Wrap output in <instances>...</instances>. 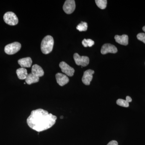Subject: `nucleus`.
I'll use <instances>...</instances> for the list:
<instances>
[{
    "label": "nucleus",
    "instance_id": "obj_16",
    "mask_svg": "<svg viewBox=\"0 0 145 145\" xmlns=\"http://www.w3.org/2000/svg\"><path fill=\"white\" fill-rule=\"evenodd\" d=\"M95 2L96 5L101 9L106 8L107 1L106 0H96Z\"/></svg>",
    "mask_w": 145,
    "mask_h": 145
},
{
    "label": "nucleus",
    "instance_id": "obj_18",
    "mask_svg": "<svg viewBox=\"0 0 145 145\" xmlns=\"http://www.w3.org/2000/svg\"><path fill=\"white\" fill-rule=\"evenodd\" d=\"M82 44L85 47H91L94 44V42L90 39H84L82 41Z\"/></svg>",
    "mask_w": 145,
    "mask_h": 145
},
{
    "label": "nucleus",
    "instance_id": "obj_15",
    "mask_svg": "<svg viewBox=\"0 0 145 145\" xmlns=\"http://www.w3.org/2000/svg\"><path fill=\"white\" fill-rule=\"evenodd\" d=\"M39 81V78L32 74L31 72L28 74L25 80V82L28 85L38 82Z\"/></svg>",
    "mask_w": 145,
    "mask_h": 145
},
{
    "label": "nucleus",
    "instance_id": "obj_23",
    "mask_svg": "<svg viewBox=\"0 0 145 145\" xmlns=\"http://www.w3.org/2000/svg\"><path fill=\"white\" fill-rule=\"evenodd\" d=\"M142 29L143 31H144V32H145V26L143 27Z\"/></svg>",
    "mask_w": 145,
    "mask_h": 145
},
{
    "label": "nucleus",
    "instance_id": "obj_5",
    "mask_svg": "<svg viewBox=\"0 0 145 145\" xmlns=\"http://www.w3.org/2000/svg\"><path fill=\"white\" fill-rule=\"evenodd\" d=\"M73 59L75 63L78 65L86 67L89 63V59L87 56H80L78 53H75L73 55Z\"/></svg>",
    "mask_w": 145,
    "mask_h": 145
},
{
    "label": "nucleus",
    "instance_id": "obj_14",
    "mask_svg": "<svg viewBox=\"0 0 145 145\" xmlns=\"http://www.w3.org/2000/svg\"><path fill=\"white\" fill-rule=\"evenodd\" d=\"M16 73L18 78L21 80H25L28 75L27 70L25 68L18 69L16 71Z\"/></svg>",
    "mask_w": 145,
    "mask_h": 145
},
{
    "label": "nucleus",
    "instance_id": "obj_24",
    "mask_svg": "<svg viewBox=\"0 0 145 145\" xmlns=\"http://www.w3.org/2000/svg\"><path fill=\"white\" fill-rule=\"evenodd\" d=\"M63 116H61V119H63Z\"/></svg>",
    "mask_w": 145,
    "mask_h": 145
},
{
    "label": "nucleus",
    "instance_id": "obj_21",
    "mask_svg": "<svg viewBox=\"0 0 145 145\" xmlns=\"http://www.w3.org/2000/svg\"><path fill=\"white\" fill-rule=\"evenodd\" d=\"M107 145H118V143L115 140H112L109 142Z\"/></svg>",
    "mask_w": 145,
    "mask_h": 145
},
{
    "label": "nucleus",
    "instance_id": "obj_11",
    "mask_svg": "<svg viewBox=\"0 0 145 145\" xmlns=\"http://www.w3.org/2000/svg\"><path fill=\"white\" fill-rule=\"evenodd\" d=\"M115 41L118 43L123 45L127 46L128 44V36L126 34H123L122 36L116 35L114 36Z\"/></svg>",
    "mask_w": 145,
    "mask_h": 145
},
{
    "label": "nucleus",
    "instance_id": "obj_22",
    "mask_svg": "<svg viewBox=\"0 0 145 145\" xmlns=\"http://www.w3.org/2000/svg\"><path fill=\"white\" fill-rule=\"evenodd\" d=\"M126 100L129 103H130V102L132 101V99H131V98L129 96H127L126 98Z\"/></svg>",
    "mask_w": 145,
    "mask_h": 145
},
{
    "label": "nucleus",
    "instance_id": "obj_6",
    "mask_svg": "<svg viewBox=\"0 0 145 145\" xmlns=\"http://www.w3.org/2000/svg\"><path fill=\"white\" fill-rule=\"evenodd\" d=\"M75 1L74 0H67L65 2L63 9L65 13L67 14H70L73 13L75 8Z\"/></svg>",
    "mask_w": 145,
    "mask_h": 145
},
{
    "label": "nucleus",
    "instance_id": "obj_9",
    "mask_svg": "<svg viewBox=\"0 0 145 145\" xmlns=\"http://www.w3.org/2000/svg\"><path fill=\"white\" fill-rule=\"evenodd\" d=\"M94 73V71L91 69H88L84 72V75L82 78V81L83 84L87 86L90 84L93 78V75Z\"/></svg>",
    "mask_w": 145,
    "mask_h": 145
},
{
    "label": "nucleus",
    "instance_id": "obj_3",
    "mask_svg": "<svg viewBox=\"0 0 145 145\" xmlns=\"http://www.w3.org/2000/svg\"><path fill=\"white\" fill-rule=\"evenodd\" d=\"M22 47L21 44L18 42H14L6 46L5 52L9 55L15 54L20 50Z\"/></svg>",
    "mask_w": 145,
    "mask_h": 145
},
{
    "label": "nucleus",
    "instance_id": "obj_7",
    "mask_svg": "<svg viewBox=\"0 0 145 145\" xmlns=\"http://www.w3.org/2000/svg\"><path fill=\"white\" fill-rule=\"evenodd\" d=\"M59 67L61 69L62 72L69 77L73 76L75 72L74 69L65 62H61L59 64Z\"/></svg>",
    "mask_w": 145,
    "mask_h": 145
},
{
    "label": "nucleus",
    "instance_id": "obj_20",
    "mask_svg": "<svg viewBox=\"0 0 145 145\" xmlns=\"http://www.w3.org/2000/svg\"><path fill=\"white\" fill-rule=\"evenodd\" d=\"M137 39L145 44V33H140L137 34Z\"/></svg>",
    "mask_w": 145,
    "mask_h": 145
},
{
    "label": "nucleus",
    "instance_id": "obj_1",
    "mask_svg": "<svg viewBox=\"0 0 145 145\" xmlns=\"http://www.w3.org/2000/svg\"><path fill=\"white\" fill-rule=\"evenodd\" d=\"M57 117L48 113L42 109H38L31 112V114L27 119L29 126L38 132L49 129L55 123Z\"/></svg>",
    "mask_w": 145,
    "mask_h": 145
},
{
    "label": "nucleus",
    "instance_id": "obj_8",
    "mask_svg": "<svg viewBox=\"0 0 145 145\" xmlns=\"http://www.w3.org/2000/svg\"><path fill=\"white\" fill-rule=\"evenodd\" d=\"M118 51L117 48L114 45L110 44H105L102 47L101 53L103 54H106L108 53H116Z\"/></svg>",
    "mask_w": 145,
    "mask_h": 145
},
{
    "label": "nucleus",
    "instance_id": "obj_19",
    "mask_svg": "<svg viewBox=\"0 0 145 145\" xmlns=\"http://www.w3.org/2000/svg\"><path fill=\"white\" fill-rule=\"evenodd\" d=\"M117 104L120 106L128 107L129 106V103L126 100H123L122 99H119L117 100Z\"/></svg>",
    "mask_w": 145,
    "mask_h": 145
},
{
    "label": "nucleus",
    "instance_id": "obj_2",
    "mask_svg": "<svg viewBox=\"0 0 145 145\" xmlns=\"http://www.w3.org/2000/svg\"><path fill=\"white\" fill-rule=\"evenodd\" d=\"M54 40L53 37L50 35H48L43 39L41 44V50L43 54H49L52 51Z\"/></svg>",
    "mask_w": 145,
    "mask_h": 145
},
{
    "label": "nucleus",
    "instance_id": "obj_17",
    "mask_svg": "<svg viewBox=\"0 0 145 145\" xmlns=\"http://www.w3.org/2000/svg\"><path fill=\"white\" fill-rule=\"evenodd\" d=\"M77 29L80 31H86L88 29V24L86 22H81L76 27Z\"/></svg>",
    "mask_w": 145,
    "mask_h": 145
},
{
    "label": "nucleus",
    "instance_id": "obj_10",
    "mask_svg": "<svg viewBox=\"0 0 145 145\" xmlns=\"http://www.w3.org/2000/svg\"><path fill=\"white\" fill-rule=\"evenodd\" d=\"M56 80L59 85L63 86L69 82V79L66 75L61 73H57L55 75Z\"/></svg>",
    "mask_w": 145,
    "mask_h": 145
},
{
    "label": "nucleus",
    "instance_id": "obj_12",
    "mask_svg": "<svg viewBox=\"0 0 145 145\" xmlns=\"http://www.w3.org/2000/svg\"><path fill=\"white\" fill-rule=\"evenodd\" d=\"M31 73L40 78L44 75V71L40 66L37 64L33 65L31 68Z\"/></svg>",
    "mask_w": 145,
    "mask_h": 145
},
{
    "label": "nucleus",
    "instance_id": "obj_4",
    "mask_svg": "<svg viewBox=\"0 0 145 145\" xmlns=\"http://www.w3.org/2000/svg\"><path fill=\"white\" fill-rule=\"evenodd\" d=\"M5 22L10 25H15L18 23V19L13 12H7L5 14L3 17Z\"/></svg>",
    "mask_w": 145,
    "mask_h": 145
},
{
    "label": "nucleus",
    "instance_id": "obj_13",
    "mask_svg": "<svg viewBox=\"0 0 145 145\" xmlns=\"http://www.w3.org/2000/svg\"><path fill=\"white\" fill-rule=\"evenodd\" d=\"M18 64L22 68L30 67L32 65V61L30 57L22 58L18 60Z\"/></svg>",
    "mask_w": 145,
    "mask_h": 145
}]
</instances>
